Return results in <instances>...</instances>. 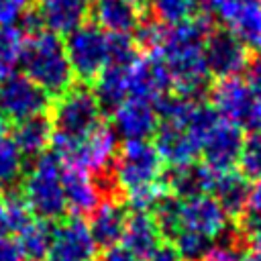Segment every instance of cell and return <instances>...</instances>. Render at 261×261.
Masks as SVG:
<instances>
[{
	"instance_id": "obj_1",
	"label": "cell",
	"mask_w": 261,
	"mask_h": 261,
	"mask_svg": "<svg viewBox=\"0 0 261 261\" xmlns=\"http://www.w3.org/2000/svg\"><path fill=\"white\" fill-rule=\"evenodd\" d=\"M212 31L210 14L202 12L192 20L165 29L163 41L153 51L165 65L171 88L184 98H200L208 88V65L204 57V43Z\"/></svg>"
},
{
	"instance_id": "obj_2",
	"label": "cell",
	"mask_w": 261,
	"mask_h": 261,
	"mask_svg": "<svg viewBox=\"0 0 261 261\" xmlns=\"http://www.w3.org/2000/svg\"><path fill=\"white\" fill-rule=\"evenodd\" d=\"M112 177L130 210L151 212L167 192L161 181L163 159L149 141H124L112 161Z\"/></svg>"
},
{
	"instance_id": "obj_3",
	"label": "cell",
	"mask_w": 261,
	"mask_h": 261,
	"mask_svg": "<svg viewBox=\"0 0 261 261\" xmlns=\"http://www.w3.org/2000/svg\"><path fill=\"white\" fill-rule=\"evenodd\" d=\"M20 67L47 96H61L73 86V71L67 59L65 43L59 35L43 29L27 37Z\"/></svg>"
},
{
	"instance_id": "obj_4",
	"label": "cell",
	"mask_w": 261,
	"mask_h": 261,
	"mask_svg": "<svg viewBox=\"0 0 261 261\" xmlns=\"http://www.w3.org/2000/svg\"><path fill=\"white\" fill-rule=\"evenodd\" d=\"M63 165L53 153H41L22 177L20 198L33 216L41 220H59L67 212L63 192Z\"/></svg>"
},
{
	"instance_id": "obj_5",
	"label": "cell",
	"mask_w": 261,
	"mask_h": 261,
	"mask_svg": "<svg viewBox=\"0 0 261 261\" xmlns=\"http://www.w3.org/2000/svg\"><path fill=\"white\" fill-rule=\"evenodd\" d=\"M100 118L102 108L94 90L86 86H71L65 94L57 96L51 124L55 135L69 141H80L102 124Z\"/></svg>"
},
{
	"instance_id": "obj_6",
	"label": "cell",
	"mask_w": 261,
	"mask_h": 261,
	"mask_svg": "<svg viewBox=\"0 0 261 261\" xmlns=\"http://www.w3.org/2000/svg\"><path fill=\"white\" fill-rule=\"evenodd\" d=\"M210 106L239 128L261 130V96L241 77L218 80L210 90Z\"/></svg>"
},
{
	"instance_id": "obj_7",
	"label": "cell",
	"mask_w": 261,
	"mask_h": 261,
	"mask_svg": "<svg viewBox=\"0 0 261 261\" xmlns=\"http://www.w3.org/2000/svg\"><path fill=\"white\" fill-rule=\"evenodd\" d=\"M63 43L73 77H77L82 84H94L108 61L110 35H106L94 22H84L71 31Z\"/></svg>"
},
{
	"instance_id": "obj_8",
	"label": "cell",
	"mask_w": 261,
	"mask_h": 261,
	"mask_svg": "<svg viewBox=\"0 0 261 261\" xmlns=\"http://www.w3.org/2000/svg\"><path fill=\"white\" fill-rule=\"evenodd\" d=\"M49 108V96L24 73H10L0 80V112L10 122H20Z\"/></svg>"
},
{
	"instance_id": "obj_9",
	"label": "cell",
	"mask_w": 261,
	"mask_h": 261,
	"mask_svg": "<svg viewBox=\"0 0 261 261\" xmlns=\"http://www.w3.org/2000/svg\"><path fill=\"white\" fill-rule=\"evenodd\" d=\"M179 230L200 234L214 243L228 232V216L210 194L179 198Z\"/></svg>"
},
{
	"instance_id": "obj_10",
	"label": "cell",
	"mask_w": 261,
	"mask_h": 261,
	"mask_svg": "<svg viewBox=\"0 0 261 261\" xmlns=\"http://www.w3.org/2000/svg\"><path fill=\"white\" fill-rule=\"evenodd\" d=\"M204 57L208 71L218 80L237 77L249 65L247 47L224 29H212L204 43Z\"/></svg>"
},
{
	"instance_id": "obj_11",
	"label": "cell",
	"mask_w": 261,
	"mask_h": 261,
	"mask_svg": "<svg viewBox=\"0 0 261 261\" xmlns=\"http://www.w3.org/2000/svg\"><path fill=\"white\" fill-rule=\"evenodd\" d=\"M98 247L88 224L80 216H71L53 228L47 261H96Z\"/></svg>"
},
{
	"instance_id": "obj_12",
	"label": "cell",
	"mask_w": 261,
	"mask_h": 261,
	"mask_svg": "<svg viewBox=\"0 0 261 261\" xmlns=\"http://www.w3.org/2000/svg\"><path fill=\"white\" fill-rule=\"evenodd\" d=\"M159 124L157 108L153 102L126 98L112 110V128L124 141H149Z\"/></svg>"
},
{
	"instance_id": "obj_13",
	"label": "cell",
	"mask_w": 261,
	"mask_h": 261,
	"mask_svg": "<svg viewBox=\"0 0 261 261\" xmlns=\"http://www.w3.org/2000/svg\"><path fill=\"white\" fill-rule=\"evenodd\" d=\"M243 147V128L237 124L218 118V122L206 133L202 139L200 153L204 155V163L216 171L232 169L239 161V153Z\"/></svg>"
},
{
	"instance_id": "obj_14",
	"label": "cell",
	"mask_w": 261,
	"mask_h": 261,
	"mask_svg": "<svg viewBox=\"0 0 261 261\" xmlns=\"http://www.w3.org/2000/svg\"><path fill=\"white\" fill-rule=\"evenodd\" d=\"M63 165V163H61ZM63 192H65V202H67V210L73 216H84V214H92L98 204L104 198L102 188L98 184V179L73 165H63Z\"/></svg>"
},
{
	"instance_id": "obj_15",
	"label": "cell",
	"mask_w": 261,
	"mask_h": 261,
	"mask_svg": "<svg viewBox=\"0 0 261 261\" xmlns=\"http://www.w3.org/2000/svg\"><path fill=\"white\" fill-rule=\"evenodd\" d=\"M90 14L102 31L128 35L143 22V0H94Z\"/></svg>"
},
{
	"instance_id": "obj_16",
	"label": "cell",
	"mask_w": 261,
	"mask_h": 261,
	"mask_svg": "<svg viewBox=\"0 0 261 261\" xmlns=\"http://www.w3.org/2000/svg\"><path fill=\"white\" fill-rule=\"evenodd\" d=\"M92 2L94 0H37L35 12L47 31L55 35H69L88 20Z\"/></svg>"
},
{
	"instance_id": "obj_17",
	"label": "cell",
	"mask_w": 261,
	"mask_h": 261,
	"mask_svg": "<svg viewBox=\"0 0 261 261\" xmlns=\"http://www.w3.org/2000/svg\"><path fill=\"white\" fill-rule=\"evenodd\" d=\"M90 234L96 243V247L108 249L122 241L124 224L128 218L126 204L122 198H106L98 204V208L90 214Z\"/></svg>"
},
{
	"instance_id": "obj_18",
	"label": "cell",
	"mask_w": 261,
	"mask_h": 261,
	"mask_svg": "<svg viewBox=\"0 0 261 261\" xmlns=\"http://www.w3.org/2000/svg\"><path fill=\"white\" fill-rule=\"evenodd\" d=\"M216 177V169L208 167L206 163H181V165H169L167 171H163V186L169 194L177 198H192L200 194H210L212 184Z\"/></svg>"
},
{
	"instance_id": "obj_19",
	"label": "cell",
	"mask_w": 261,
	"mask_h": 261,
	"mask_svg": "<svg viewBox=\"0 0 261 261\" xmlns=\"http://www.w3.org/2000/svg\"><path fill=\"white\" fill-rule=\"evenodd\" d=\"M163 243L161 232L157 228V222L151 212L145 210H133L126 218L124 232H122V245L133 251L137 257L147 261L151 253Z\"/></svg>"
},
{
	"instance_id": "obj_20",
	"label": "cell",
	"mask_w": 261,
	"mask_h": 261,
	"mask_svg": "<svg viewBox=\"0 0 261 261\" xmlns=\"http://www.w3.org/2000/svg\"><path fill=\"white\" fill-rule=\"evenodd\" d=\"M249 190L251 186L241 171L224 169V171H216L210 196L220 204V208L226 212L228 218L237 220L247 206Z\"/></svg>"
},
{
	"instance_id": "obj_21",
	"label": "cell",
	"mask_w": 261,
	"mask_h": 261,
	"mask_svg": "<svg viewBox=\"0 0 261 261\" xmlns=\"http://www.w3.org/2000/svg\"><path fill=\"white\" fill-rule=\"evenodd\" d=\"M51 137H53L51 118H47L45 114H39V116L16 122L10 141L14 143V147L22 157H39L51 145Z\"/></svg>"
},
{
	"instance_id": "obj_22",
	"label": "cell",
	"mask_w": 261,
	"mask_h": 261,
	"mask_svg": "<svg viewBox=\"0 0 261 261\" xmlns=\"http://www.w3.org/2000/svg\"><path fill=\"white\" fill-rule=\"evenodd\" d=\"M226 31H230L247 51L261 55V0H249L243 4L228 20Z\"/></svg>"
},
{
	"instance_id": "obj_23",
	"label": "cell",
	"mask_w": 261,
	"mask_h": 261,
	"mask_svg": "<svg viewBox=\"0 0 261 261\" xmlns=\"http://www.w3.org/2000/svg\"><path fill=\"white\" fill-rule=\"evenodd\" d=\"M147 4L157 22L173 27L202 14L206 0H147Z\"/></svg>"
},
{
	"instance_id": "obj_24",
	"label": "cell",
	"mask_w": 261,
	"mask_h": 261,
	"mask_svg": "<svg viewBox=\"0 0 261 261\" xmlns=\"http://www.w3.org/2000/svg\"><path fill=\"white\" fill-rule=\"evenodd\" d=\"M51 237H53V228L49 226L47 220L41 218H33L20 232H18V247L22 251V255L31 261H43L47 257L49 245H51Z\"/></svg>"
},
{
	"instance_id": "obj_25",
	"label": "cell",
	"mask_w": 261,
	"mask_h": 261,
	"mask_svg": "<svg viewBox=\"0 0 261 261\" xmlns=\"http://www.w3.org/2000/svg\"><path fill=\"white\" fill-rule=\"evenodd\" d=\"M27 37L16 24H0V77L20 67Z\"/></svg>"
},
{
	"instance_id": "obj_26",
	"label": "cell",
	"mask_w": 261,
	"mask_h": 261,
	"mask_svg": "<svg viewBox=\"0 0 261 261\" xmlns=\"http://www.w3.org/2000/svg\"><path fill=\"white\" fill-rule=\"evenodd\" d=\"M237 230L247 243L251 237L261 232V179H257L255 186H251L249 190L247 206L243 214L237 218Z\"/></svg>"
},
{
	"instance_id": "obj_27",
	"label": "cell",
	"mask_w": 261,
	"mask_h": 261,
	"mask_svg": "<svg viewBox=\"0 0 261 261\" xmlns=\"http://www.w3.org/2000/svg\"><path fill=\"white\" fill-rule=\"evenodd\" d=\"M22 175V155L10 139L0 141V194H6Z\"/></svg>"
},
{
	"instance_id": "obj_28",
	"label": "cell",
	"mask_w": 261,
	"mask_h": 261,
	"mask_svg": "<svg viewBox=\"0 0 261 261\" xmlns=\"http://www.w3.org/2000/svg\"><path fill=\"white\" fill-rule=\"evenodd\" d=\"M239 171L247 179H261V130L251 133L243 139V147L239 153Z\"/></svg>"
},
{
	"instance_id": "obj_29",
	"label": "cell",
	"mask_w": 261,
	"mask_h": 261,
	"mask_svg": "<svg viewBox=\"0 0 261 261\" xmlns=\"http://www.w3.org/2000/svg\"><path fill=\"white\" fill-rule=\"evenodd\" d=\"M247 241L239 234V230H230L224 234V243L216 245V247H210V251L200 257L198 261H241L243 257V245Z\"/></svg>"
},
{
	"instance_id": "obj_30",
	"label": "cell",
	"mask_w": 261,
	"mask_h": 261,
	"mask_svg": "<svg viewBox=\"0 0 261 261\" xmlns=\"http://www.w3.org/2000/svg\"><path fill=\"white\" fill-rule=\"evenodd\" d=\"M31 10V0H0V24H16Z\"/></svg>"
},
{
	"instance_id": "obj_31",
	"label": "cell",
	"mask_w": 261,
	"mask_h": 261,
	"mask_svg": "<svg viewBox=\"0 0 261 261\" xmlns=\"http://www.w3.org/2000/svg\"><path fill=\"white\" fill-rule=\"evenodd\" d=\"M96 261H143L133 251H128L124 245H114L102 251V255L96 257Z\"/></svg>"
},
{
	"instance_id": "obj_32",
	"label": "cell",
	"mask_w": 261,
	"mask_h": 261,
	"mask_svg": "<svg viewBox=\"0 0 261 261\" xmlns=\"http://www.w3.org/2000/svg\"><path fill=\"white\" fill-rule=\"evenodd\" d=\"M22 259H24V255L16 241L6 239L0 243V261H22Z\"/></svg>"
},
{
	"instance_id": "obj_33",
	"label": "cell",
	"mask_w": 261,
	"mask_h": 261,
	"mask_svg": "<svg viewBox=\"0 0 261 261\" xmlns=\"http://www.w3.org/2000/svg\"><path fill=\"white\" fill-rule=\"evenodd\" d=\"M247 73H249V86L261 96V55H257L253 61H249Z\"/></svg>"
},
{
	"instance_id": "obj_34",
	"label": "cell",
	"mask_w": 261,
	"mask_h": 261,
	"mask_svg": "<svg viewBox=\"0 0 261 261\" xmlns=\"http://www.w3.org/2000/svg\"><path fill=\"white\" fill-rule=\"evenodd\" d=\"M10 222H8V214H6V206H4V198L0 196V243L6 241V237L10 234Z\"/></svg>"
},
{
	"instance_id": "obj_35",
	"label": "cell",
	"mask_w": 261,
	"mask_h": 261,
	"mask_svg": "<svg viewBox=\"0 0 261 261\" xmlns=\"http://www.w3.org/2000/svg\"><path fill=\"white\" fill-rule=\"evenodd\" d=\"M249 243H251V249H253V253L261 259V232H257L255 237H251L249 239Z\"/></svg>"
},
{
	"instance_id": "obj_36",
	"label": "cell",
	"mask_w": 261,
	"mask_h": 261,
	"mask_svg": "<svg viewBox=\"0 0 261 261\" xmlns=\"http://www.w3.org/2000/svg\"><path fill=\"white\" fill-rule=\"evenodd\" d=\"M4 139H6V118L0 112V141H4Z\"/></svg>"
},
{
	"instance_id": "obj_37",
	"label": "cell",
	"mask_w": 261,
	"mask_h": 261,
	"mask_svg": "<svg viewBox=\"0 0 261 261\" xmlns=\"http://www.w3.org/2000/svg\"><path fill=\"white\" fill-rule=\"evenodd\" d=\"M241 261H261V259H259L255 253H245V255L241 257Z\"/></svg>"
}]
</instances>
